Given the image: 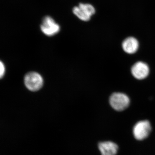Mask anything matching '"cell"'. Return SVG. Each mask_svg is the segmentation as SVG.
<instances>
[{
	"label": "cell",
	"mask_w": 155,
	"mask_h": 155,
	"mask_svg": "<svg viewBox=\"0 0 155 155\" xmlns=\"http://www.w3.org/2000/svg\"><path fill=\"white\" fill-rule=\"evenodd\" d=\"M73 13L82 21H88L95 13V9L91 4L80 3L73 8Z\"/></svg>",
	"instance_id": "4"
},
{
	"label": "cell",
	"mask_w": 155,
	"mask_h": 155,
	"mask_svg": "<svg viewBox=\"0 0 155 155\" xmlns=\"http://www.w3.org/2000/svg\"><path fill=\"white\" fill-rule=\"evenodd\" d=\"M0 69H1V71H0V77L2 78L5 75V65L3 64L2 62H1V66H0Z\"/></svg>",
	"instance_id": "9"
},
{
	"label": "cell",
	"mask_w": 155,
	"mask_h": 155,
	"mask_svg": "<svg viewBox=\"0 0 155 155\" xmlns=\"http://www.w3.org/2000/svg\"><path fill=\"white\" fill-rule=\"evenodd\" d=\"M40 28L43 33L48 36L54 35L60 30L59 25L50 16H46L43 18Z\"/></svg>",
	"instance_id": "5"
},
{
	"label": "cell",
	"mask_w": 155,
	"mask_h": 155,
	"mask_svg": "<svg viewBox=\"0 0 155 155\" xmlns=\"http://www.w3.org/2000/svg\"><path fill=\"white\" fill-rule=\"evenodd\" d=\"M131 72L134 77L138 79L142 80L146 78L149 74V67L144 62H137L132 66Z\"/></svg>",
	"instance_id": "6"
},
{
	"label": "cell",
	"mask_w": 155,
	"mask_h": 155,
	"mask_svg": "<svg viewBox=\"0 0 155 155\" xmlns=\"http://www.w3.org/2000/svg\"><path fill=\"white\" fill-rule=\"evenodd\" d=\"M98 148L102 155H116L118 152V145L114 142H101L99 144Z\"/></svg>",
	"instance_id": "7"
},
{
	"label": "cell",
	"mask_w": 155,
	"mask_h": 155,
	"mask_svg": "<svg viewBox=\"0 0 155 155\" xmlns=\"http://www.w3.org/2000/svg\"><path fill=\"white\" fill-rule=\"evenodd\" d=\"M110 104L114 110L118 111L124 110L128 107L130 101L127 95L122 93H114L110 98Z\"/></svg>",
	"instance_id": "1"
},
{
	"label": "cell",
	"mask_w": 155,
	"mask_h": 155,
	"mask_svg": "<svg viewBox=\"0 0 155 155\" xmlns=\"http://www.w3.org/2000/svg\"><path fill=\"white\" fill-rule=\"evenodd\" d=\"M43 82L42 77L37 72H28L24 78L25 86L31 91H36L40 89Z\"/></svg>",
	"instance_id": "2"
},
{
	"label": "cell",
	"mask_w": 155,
	"mask_h": 155,
	"mask_svg": "<svg viewBox=\"0 0 155 155\" xmlns=\"http://www.w3.org/2000/svg\"><path fill=\"white\" fill-rule=\"evenodd\" d=\"M151 130V125L149 121H140L137 122L133 127V135L137 140H143L148 137Z\"/></svg>",
	"instance_id": "3"
},
{
	"label": "cell",
	"mask_w": 155,
	"mask_h": 155,
	"mask_svg": "<svg viewBox=\"0 0 155 155\" xmlns=\"http://www.w3.org/2000/svg\"><path fill=\"white\" fill-rule=\"evenodd\" d=\"M122 47L124 51L127 54H134L138 49V41L132 37L127 38L122 42Z\"/></svg>",
	"instance_id": "8"
}]
</instances>
